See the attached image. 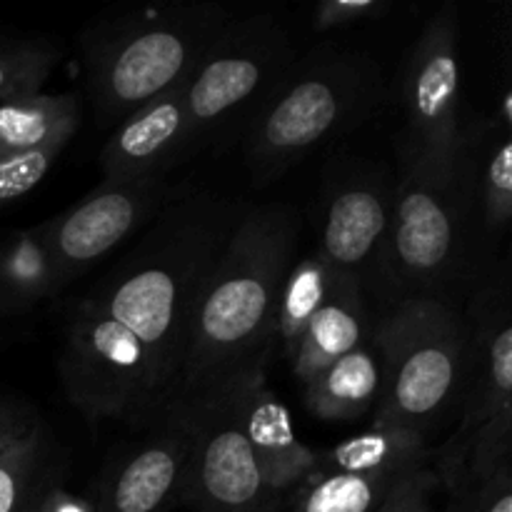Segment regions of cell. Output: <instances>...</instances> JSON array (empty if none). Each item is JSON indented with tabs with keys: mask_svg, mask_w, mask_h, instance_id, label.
<instances>
[{
	"mask_svg": "<svg viewBox=\"0 0 512 512\" xmlns=\"http://www.w3.org/2000/svg\"><path fill=\"white\" fill-rule=\"evenodd\" d=\"M245 208L180 185L138 245L70 308L58 375L88 423L150 428L168 413L195 295Z\"/></svg>",
	"mask_w": 512,
	"mask_h": 512,
	"instance_id": "6da1fadb",
	"label": "cell"
},
{
	"mask_svg": "<svg viewBox=\"0 0 512 512\" xmlns=\"http://www.w3.org/2000/svg\"><path fill=\"white\" fill-rule=\"evenodd\" d=\"M300 223L288 203L245 208L195 295L170 410L248 370L268 368L275 310L298 250Z\"/></svg>",
	"mask_w": 512,
	"mask_h": 512,
	"instance_id": "7a4b0ae2",
	"label": "cell"
},
{
	"mask_svg": "<svg viewBox=\"0 0 512 512\" xmlns=\"http://www.w3.org/2000/svg\"><path fill=\"white\" fill-rule=\"evenodd\" d=\"M233 20L220 3H178L113 15L78 38L95 120L115 128L133 110L183 83Z\"/></svg>",
	"mask_w": 512,
	"mask_h": 512,
	"instance_id": "3957f363",
	"label": "cell"
},
{
	"mask_svg": "<svg viewBox=\"0 0 512 512\" xmlns=\"http://www.w3.org/2000/svg\"><path fill=\"white\" fill-rule=\"evenodd\" d=\"M380 100L383 75L370 55L320 45L293 60L245 123L255 183H273L310 150L363 125Z\"/></svg>",
	"mask_w": 512,
	"mask_h": 512,
	"instance_id": "277c9868",
	"label": "cell"
},
{
	"mask_svg": "<svg viewBox=\"0 0 512 512\" xmlns=\"http://www.w3.org/2000/svg\"><path fill=\"white\" fill-rule=\"evenodd\" d=\"M473 155V125L463 128L460 158L448 168L400 155L388 233L373 270L390 305L415 295L450 300L465 268L475 213Z\"/></svg>",
	"mask_w": 512,
	"mask_h": 512,
	"instance_id": "5b68a950",
	"label": "cell"
},
{
	"mask_svg": "<svg viewBox=\"0 0 512 512\" xmlns=\"http://www.w3.org/2000/svg\"><path fill=\"white\" fill-rule=\"evenodd\" d=\"M373 350L383 380L373 428L428 435L460 403L470 328L453 300L415 295L390 305L373 328Z\"/></svg>",
	"mask_w": 512,
	"mask_h": 512,
	"instance_id": "8992f818",
	"label": "cell"
},
{
	"mask_svg": "<svg viewBox=\"0 0 512 512\" xmlns=\"http://www.w3.org/2000/svg\"><path fill=\"white\" fill-rule=\"evenodd\" d=\"M460 423L430 465L448 493L512 463V313L508 268L475 293Z\"/></svg>",
	"mask_w": 512,
	"mask_h": 512,
	"instance_id": "52a82bcc",
	"label": "cell"
},
{
	"mask_svg": "<svg viewBox=\"0 0 512 512\" xmlns=\"http://www.w3.org/2000/svg\"><path fill=\"white\" fill-rule=\"evenodd\" d=\"M248 373L178 408L188 420L178 503L193 512H278L245 435L243 385Z\"/></svg>",
	"mask_w": 512,
	"mask_h": 512,
	"instance_id": "ba28073f",
	"label": "cell"
},
{
	"mask_svg": "<svg viewBox=\"0 0 512 512\" xmlns=\"http://www.w3.org/2000/svg\"><path fill=\"white\" fill-rule=\"evenodd\" d=\"M293 60L288 28L273 13L230 20L183 83L193 148L258 105Z\"/></svg>",
	"mask_w": 512,
	"mask_h": 512,
	"instance_id": "9c48e42d",
	"label": "cell"
},
{
	"mask_svg": "<svg viewBox=\"0 0 512 512\" xmlns=\"http://www.w3.org/2000/svg\"><path fill=\"white\" fill-rule=\"evenodd\" d=\"M403 133L400 155L430 165H455L463 145L460 123V20L455 5L435 13L408 50L400 75Z\"/></svg>",
	"mask_w": 512,
	"mask_h": 512,
	"instance_id": "30bf717a",
	"label": "cell"
},
{
	"mask_svg": "<svg viewBox=\"0 0 512 512\" xmlns=\"http://www.w3.org/2000/svg\"><path fill=\"white\" fill-rule=\"evenodd\" d=\"M178 188L168 178L100 180L83 200L43 220L45 243L63 285H70L90 265L158 218Z\"/></svg>",
	"mask_w": 512,
	"mask_h": 512,
	"instance_id": "8fae6325",
	"label": "cell"
},
{
	"mask_svg": "<svg viewBox=\"0 0 512 512\" xmlns=\"http://www.w3.org/2000/svg\"><path fill=\"white\" fill-rule=\"evenodd\" d=\"M188 445V420L173 408L138 443L105 460L88 485L93 512H168L178 503V478Z\"/></svg>",
	"mask_w": 512,
	"mask_h": 512,
	"instance_id": "7c38bea8",
	"label": "cell"
},
{
	"mask_svg": "<svg viewBox=\"0 0 512 512\" xmlns=\"http://www.w3.org/2000/svg\"><path fill=\"white\" fill-rule=\"evenodd\" d=\"M393 185L383 173L350 170L328 185L318 255L330 270L363 283L373 275L390 223Z\"/></svg>",
	"mask_w": 512,
	"mask_h": 512,
	"instance_id": "4fadbf2b",
	"label": "cell"
},
{
	"mask_svg": "<svg viewBox=\"0 0 512 512\" xmlns=\"http://www.w3.org/2000/svg\"><path fill=\"white\" fill-rule=\"evenodd\" d=\"M183 83L115 125L98 158L103 180L168 178L173 165L193 153Z\"/></svg>",
	"mask_w": 512,
	"mask_h": 512,
	"instance_id": "5bb4252c",
	"label": "cell"
},
{
	"mask_svg": "<svg viewBox=\"0 0 512 512\" xmlns=\"http://www.w3.org/2000/svg\"><path fill=\"white\" fill-rule=\"evenodd\" d=\"M265 370H250L243 385V425L270 498L283 512L285 500L318 468L320 455L298 438L288 408L265 383Z\"/></svg>",
	"mask_w": 512,
	"mask_h": 512,
	"instance_id": "9a60e30c",
	"label": "cell"
},
{
	"mask_svg": "<svg viewBox=\"0 0 512 512\" xmlns=\"http://www.w3.org/2000/svg\"><path fill=\"white\" fill-rule=\"evenodd\" d=\"M365 323L363 283L333 270L328 295L290 358L295 378L305 385L335 360L365 345Z\"/></svg>",
	"mask_w": 512,
	"mask_h": 512,
	"instance_id": "2e32d148",
	"label": "cell"
},
{
	"mask_svg": "<svg viewBox=\"0 0 512 512\" xmlns=\"http://www.w3.org/2000/svg\"><path fill=\"white\" fill-rule=\"evenodd\" d=\"M380 363L368 345L343 355L303 385L310 415L323 423H353L373 413L380 398Z\"/></svg>",
	"mask_w": 512,
	"mask_h": 512,
	"instance_id": "e0dca14e",
	"label": "cell"
},
{
	"mask_svg": "<svg viewBox=\"0 0 512 512\" xmlns=\"http://www.w3.org/2000/svg\"><path fill=\"white\" fill-rule=\"evenodd\" d=\"M63 288L40 223L0 240V320L28 313Z\"/></svg>",
	"mask_w": 512,
	"mask_h": 512,
	"instance_id": "ac0fdd59",
	"label": "cell"
},
{
	"mask_svg": "<svg viewBox=\"0 0 512 512\" xmlns=\"http://www.w3.org/2000/svg\"><path fill=\"white\" fill-rule=\"evenodd\" d=\"M83 108L78 93H35L0 103V158L58 148L78 133Z\"/></svg>",
	"mask_w": 512,
	"mask_h": 512,
	"instance_id": "d6986e66",
	"label": "cell"
},
{
	"mask_svg": "<svg viewBox=\"0 0 512 512\" xmlns=\"http://www.w3.org/2000/svg\"><path fill=\"white\" fill-rule=\"evenodd\" d=\"M473 198L488 240L500 238L512 220V138L510 118L473 123Z\"/></svg>",
	"mask_w": 512,
	"mask_h": 512,
	"instance_id": "ffe728a7",
	"label": "cell"
},
{
	"mask_svg": "<svg viewBox=\"0 0 512 512\" xmlns=\"http://www.w3.org/2000/svg\"><path fill=\"white\" fill-rule=\"evenodd\" d=\"M428 435L410 428H373L343 440L318 458V468L335 473L400 478L430 463Z\"/></svg>",
	"mask_w": 512,
	"mask_h": 512,
	"instance_id": "44dd1931",
	"label": "cell"
},
{
	"mask_svg": "<svg viewBox=\"0 0 512 512\" xmlns=\"http://www.w3.org/2000/svg\"><path fill=\"white\" fill-rule=\"evenodd\" d=\"M68 473V455L53 430L40 420L0 458V512H33L53 480Z\"/></svg>",
	"mask_w": 512,
	"mask_h": 512,
	"instance_id": "7402d4cb",
	"label": "cell"
},
{
	"mask_svg": "<svg viewBox=\"0 0 512 512\" xmlns=\"http://www.w3.org/2000/svg\"><path fill=\"white\" fill-rule=\"evenodd\" d=\"M330 280H333V270L318 253L305 255L298 263L290 265L283 288H280L270 353L283 355L290 363L310 320L328 295Z\"/></svg>",
	"mask_w": 512,
	"mask_h": 512,
	"instance_id": "603a6c76",
	"label": "cell"
},
{
	"mask_svg": "<svg viewBox=\"0 0 512 512\" xmlns=\"http://www.w3.org/2000/svg\"><path fill=\"white\" fill-rule=\"evenodd\" d=\"M395 480L315 468L285 500L283 512H375Z\"/></svg>",
	"mask_w": 512,
	"mask_h": 512,
	"instance_id": "cb8c5ba5",
	"label": "cell"
},
{
	"mask_svg": "<svg viewBox=\"0 0 512 512\" xmlns=\"http://www.w3.org/2000/svg\"><path fill=\"white\" fill-rule=\"evenodd\" d=\"M65 50L38 33H0V103L43 93Z\"/></svg>",
	"mask_w": 512,
	"mask_h": 512,
	"instance_id": "d4e9b609",
	"label": "cell"
},
{
	"mask_svg": "<svg viewBox=\"0 0 512 512\" xmlns=\"http://www.w3.org/2000/svg\"><path fill=\"white\" fill-rule=\"evenodd\" d=\"M443 512H512V463L448 493Z\"/></svg>",
	"mask_w": 512,
	"mask_h": 512,
	"instance_id": "484cf974",
	"label": "cell"
},
{
	"mask_svg": "<svg viewBox=\"0 0 512 512\" xmlns=\"http://www.w3.org/2000/svg\"><path fill=\"white\" fill-rule=\"evenodd\" d=\"M58 148L33 150V153L3 155L0 158V208L25 198L33 188L43 183L45 175L58 160Z\"/></svg>",
	"mask_w": 512,
	"mask_h": 512,
	"instance_id": "4316f807",
	"label": "cell"
},
{
	"mask_svg": "<svg viewBox=\"0 0 512 512\" xmlns=\"http://www.w3.org/2000/svg\"><path fill=\"white\" fill-rule=\"evenodd\" d=\"M443 488L433 465H423L410 473L400 475L375 512H438L435 510V493Z\"/></svg>",
	"mask_w": 512,
	"mask_h": 512,
	"instance_id": "83f0119b",
	"label": "cell"
},
{
	"mask_svg": "<svg viewBox=\"0 0 512 512\" xmlns=\"http://www.w3.org/2000/svg\"><path fill=\"white\" fill-rule=\"evenodd\" d=\"M388 8V0H323L310 13V25L320 33H328L383 18Z\"/></svg>",
	"mask_w": 512,
	"mask_h": 512,
	"instance_id": "f1b7e54d",
	"label": "cell"
},
{
	"mask_svg": "<svg viewBox=\"0 0 512 512\" xmlns=\"http://www.w3.org/2000/svg\"><path fill=\"white\" fill-rule=\"evenodd\" d=\"M40 420L43 418L30 403L13 395H0V458L15 448Z\"/></svg>",
	"mask_w": 512,
	"mask_h": 512,
	"instance_id": "f546056e",
	"label": "cell"
},
{
	"mask_svg": "<svg viewBox=\"0 0 512 512\" xmlns=\"http://www.w3.org/2000/svg\"><path fill=\"white\" fill-rule=\"evenodd\" d=\"M68 475V473H65ZM65 475H60L58 480L48 485L43 490V495L35 503L33 512H93V498H90V490H80L73 493L65 485Z\"/></svg>",
	"mask_w": 512,
	"mask_h": 512,
	"instance_id": "4dcf8cb0",
	"label": "cell"
},
{
	"mask_svg": "<svg viewBox=\"0 0 512 512\" xmlns=\"http://www.w3.org/2000/svg\"><path fill=\"white\" fill-rule=\"evenodd\" d=\"M3 345H5V333H3V330H0V348H3Z\"/></svg>",
	"mask_w": 512,
	"mask_h": 512,
	"instance_id": "1f68e13d",
	"label": "cell"
}]
</instances>
